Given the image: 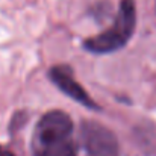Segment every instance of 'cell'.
I'll use <instances>...</instances> for the list:
<instances>
[{
	"label": "cell",
	"mask_w": 156,
	"mask_h": 156,
	"mask_svg": "<svg viewBox=\"0 0 156 156\" xmlns=\"http://www.w3.org/2000/svg\"><path fill=\"white\" fill-rule=\"evenodd\" d=\"M71 133L73 121L65 112H47L37 124L32 141L34 156H77Z\"/></svg>",
	"instance_id": "6da1fadb"
},
{
	"label": "cell",
	"mask_w": 156,
	"mask_h": 156,
	"mask_svg": "<svg viewBox=\"0 0 156 156\" xmlns=\"http://www.w3.org/2000/svg\"><path fill=\"white\" fill-rule=\"evenodd\" d=\"M135 5L132 0H123L114 24L103 34L85 41V49L93 53H111L121 49L135 29Z\"/></svg>",
	"instance_id": "7a4b0ae2"
},
{
	"label": "cell",
	"mask_w": 156,
	"mask_h": 156,
	"mask_svg": "<svg viewBox=\"0 0 156 156\" xmlns=\"http://www.w3.org/2000/svg\"><path fill=\"white\" fill-rule=\"evenodd\" d=\"M82 144L88 156H118V141L114 133L96 121L82 124Z\"/></svg>",
	"instance_id": "3957f363"
},
{
	"label": "cell",
	"mask_w": 156,
	"mask_h": 156,
	"mask_svg": "<svg viewBox=\"0 0 156 156\" xmlns=\"http://www.w3.org/2000/svg\"><path fill=\"white\" fill-rule=\"evenodd\" d=\"M50 77H52L53 83L62 91L65 93L68 97H71L73 100L79 102L80 105L90 108V109H97L96 102L88 96V93L77 83V80L73 77V73L68 67H53L50 71Z\"/></svg>",
	"instance_id": "277c9868"
},
{
	"label": "cell",
	"mask_w": 156,
	"mask_h": 156,
	"mask_svg": "<svg viewBox=\"0 0 156 156\" xmlns=\"http://www.w3.org/2000/svg\"><path fill=\"white\" fill-rule=\"evenodd\" d=\"M0 156H14V153L6 150V149H0Z\"/></svg>",
	"instance_id": "5b68a950"
}]
</instances>
